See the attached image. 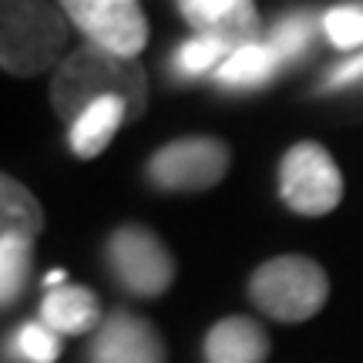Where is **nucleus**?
Returning <instances> with one entry per match:
<instances>
[{"instance_id": "nucleus-20", "label": "nucleus", "mask_w": 363, "mask_h": 363, "mask_svg": "<svg viewBox=\"0 0 363 363\" xmlns=\"http://www.w3.org/2000/svg\"><path fill=\"white\" fill-rule=\"evenodd\" d=\"M353 84H363V54L347 57V61L340 67H333L330 78H326V88H353Z\"/></svg>"}, {"instance_id": "nucleus-12", "label": "nucleus", "mask_w": 363, "mask_h": 363, "mask_svg": "<svg viewBox=\"0 0 363 363\" xmlns=\"http://www.w3.org/2000/svg\"><path fill=\"white\" fill-rule=\"evenodd\" d=\"M128 121V104L115 98V94H108L101 101H94L91 108H84L78 118H74V125L67 131V142H71V152L78 158H94L101 155L108 142L115 138V131L121 128Z\"/></svg>"}, {"instance_id": "nucleus-14", "label": "nucleus", "mask_w": 363, "mask_h": 363, "mask_svg": "<svg viewBox=\"0 0 363 363\" xmlns=\"http://www.w3.org/2000/svg\"><path fill=\"white\" fill-rule=\"evenodd\" d=\"M279 67H283L279 54L259 40V44H249L229 54V61H222L216 71V81L222 88H262L276 78Z\"/></svg>"}, {"instance_id": "nucleus-15", "label": "nucleus", "mask_w": 363, "mask_h": 363, "mask_svg": "<svg viewBox=\"0 0 363 363\" xmlns=\"http://www.w3.org/2000/svg\"><path fill=\"white\" fill-rule=\"evenodd\" d=\"M30 266H34V242L0 235V303L4 306H13L24 296Z\"/></svg>"}, {"instance_id": "nucleus-18", "label": "nucleus", "mask_w": 363, "mask_h": 363, "mask_svg": "<svg viewBox=\"0 0 363 363\" xmlns=\"http://www.w3.org/2000/svg\"><path fill=\"white\" fill-rule=\"evenodd\" d=\"M323 34L340 51L363 48V4H340L323 13Z\"/></svg>"}, {"instance_id": "nucleus-7", "label": "nucleus", "mask_w": 363, "mask_h": 363, "mask_svg": "<svg viewBox=\"0 0 363 363\" xmlns=\"http://www.w3.org/2000/svg\"><path fill=\"white\" fill-rule=\"evenodd\" d=\"M67 21L104 51L135 57L148 44V17L138 0H61Z\"/></svg>"}, {"instance_id": "nucleus-6", "label": "nucleus", "mask_w": 363, "mask_h": 363, "mask_svg": "<svg viewBox=\"0 0 363 363\" xmlns=\"http://www.w3.org/2000/svg\"><path fill=\"white\" fill-rule=\"evenodd\" d=\"M229 162H233V152L222 138L189 135V138L162 145L148 158L145 175L162 192H206L225 179Z\"/></svg>"}, {"instance_id": "nucleus-3", "label": "nucleus", "mask_w": 363, "mask_h": 363, "mask_svg": "<svg viewBox=\"0 0 363 363\" xmlns=\"http://www.w3.org/2000/svg\"><path fill=\"white\" fill-rule=\"evenodd\" d=\"M249 299L262 316H269L276 323H306L326 306L330 279L316 259L286 252L252 269Z\"/></svg>"}, {"instance_id": "nucleus-13", "label": "nucleus", "mask_w": 363, "mask_h": 363, "mask_svg": "<svg viewBox=\"0 0 363 363\" xmlns=\"http://www.w3.org/2000/svg\"><path fill=\"white\" fill-rule=\"evenodd\" d=\"M44 233V208L13 175H0V235L38 242Z\"/></svg>"}, {"instance_id": "nucleus-8", "label": "nucleus", "mask_w": 363, "mask_h": 363, "mask_svg": "<svg viewBox=\"0 0 363 363\" xmlns=\"http://www.w3.org/2000/svg\"><path fill=\"white\" fill-rule=\"evenodd\" d=\"M88 363H165V340L152 320L131 310L104 316L88 343Z\"/></svg>"}, {"instance_id": "nucleus-2", "label": "nucleus", "mask_w": 363, "mask_h": 363, "mask_svg": "<svg viewBox=\"0 0 363 363\" xmlns=\"http://www.w3.org/2000/svg\"><path fill=\"white\" fill-rule=\"evenodd\" d=\"M71 27L67 13L48 0H0V65L7 74L34 78L61 67Z\"/></svg>"}, {"instance_id": "nucleus-9", "label": "nucleus", "mask_w": 363, "mask_h": 363, "mask_svg": "<svg viewBox=\"0 0 363 363\" xmlns=\"http://www.w3.org/2000/svg\"><path fill=\"white\" fill-rule=\"evenodd\" d=\"M195 34L225 40L233 51L259 44V13L252 0H175Z\"/></svg>"}, {"instance_id": "nucleus-11", "label": "nucleus", "mask_w": 363, "mask_h": 363, "mask_svg": "<svg viewBox=\"0 0 363 363\" xmlns=\"http://www.w3.org/2000/svg\"><path fill=\"white\" fill-rule=\"evenodd\" d=\"M40 323L51 326L57 337H84L104 323L101 303L88 286H57L48 289L40 299Z\"/></svg>"}, {"instance_id": "nucleus-21", "label": "nucleus", "mask_w": 363, "mask_h": 363, "mask_svg": "<svg viewBox=\"0 0 363 363\" xmlns=\"http://www.w3.org/2000/svg\"><path fill=\"white\" fill-rule=\"evenodd\" d=\"M44 286L48 289H57V286H67V276H65V269H51L48 276H44Z\"/></svg>"}, {"instance_id": "nucleus-17", "label": "nucleus", "mask_w": 363, "mask_h": 363, "mask_svg": "<svg viewBox=\"0 0 363 363\" xmlns=\"http://www.w3.org/2000/svg\"><path fill=\"white\" fill-rule=\"evenodd\" d=\"M229 54H235L225 40L208 38V34H195L175 51V71L182 78H195V74H206L208 67L219 71L222 61H229Z\"/></svg>"}, {"instance_id": "nucleus-10", "label": "nucleus", "mask_w": 363, "mask_h": 363, "mask_svg": "<svg viewBox=\"0 0 363 363\" xmlns=\"http://www.w3.org/2000/svg\"><path fill=\"white\" fill-rule=\"evenodd\" d=\"M206 363H266L269 360V333L252 316H225L202 340Z\"/></svg>"}, {"instance_id": "nucleus-1", "label": "nucleus", "mask_w": 363, "mask_h": 363, "mask_svg": "<svg viewBox=\"0 0 363 363\" xmlns=\"http://www.w3.org/2000/svg\"><path fill=\"white\" fill-rule=\"evenodd\" d=\"M108 94L128 104V121L142 115L148 104V74L138 65V57H121L98 44H81L54 71L51 104L57 118L67 125H74V118L84 108H91Z\"/></svg>"}, {"instance_id": "nucleus-16", "label": "nucleus", "mask_w": 363, "mask_h": 363, "mask_svg": "<svg viewBox=\"0 0 363 363\" xmlns=\"http://www.w3.org/2000/svg\"><path fill=\"white\" fill-rule=\"evenodd\" d=\"M313 30H316V24H313V17L306 11L286 13V17L276 21V27L269 30V40H266V44L279 54L283 65H293V61H299V57L313 48Z\"/></svg>"}, {"instance_id": "nucleus-19", "label": "nucleus", "mask_w": 363, "mask_h": 363, "mask_svg": "<svg viewBox=\"0 0 363 363\" xmlns=\"http://www.w3.org/2000/svg\"><path fill=\"white\" fill-rule=\"evenodd\" d=\"M13 350L24 363H54L61 357V337L40 320L24 323L13 337Z\"/></svg>"}, {"instance_id": "nucleus-4", "label": "nucleus", "mask_w": 363, "mask_h": 363, "mask_svg": "<svg viewBox=\"0 0 363 363\" xmlns=\"http://www.w3.org/2000/svg\"><path fill=\"white\" fill-rule=\"evenodd\" d=\"M279 199L296 216L320 219L343 202V172L316 142H296L279 162Z\"/></svg>"}, {"instance_id": "nucleus-5", "label": "nucleus", "mask_w": 363, "mask_h": 363, "mask_svg": "<svg viewBox=\"0 0 363 363\" xmlns=\"http://www.w3.org/2000/svg\"><path fill=\"white\" fill-rule=\"evenodd\" d=\"M108 266L115 283L138 299H155L175 283V259L169 246L145 225H121L108 235Z\"/></svg>"}]
</instances>
